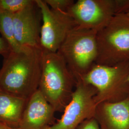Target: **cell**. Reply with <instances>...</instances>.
Returning <instances> with one entry per match:
<instances>
[{
    "label": "cell",
    "mask_w": 129,
    "mask_h": 129,
    "mask_svg": "<svg viewBox=\"0 0 129 129\" xmlns=\"http://www.w3.org/2000/svg\"><path fill=\"white\" fill-rule=\"evenodd\" d=\"M43 51L40 47H24L5 55L0 69V90L29 100L38 90Z\"/></svg>",
    "instance_id": "1"
},
{
    "label": "cell",
    "mask_w": 129,
    "mask_h": 129,
    "mask_svg": "<svg viewBox=\"0 0 129 129\" xmlns=\"http://www.w3.org/2000/svg\"><path fill=\"white\" fill-rule=\"evenodd\" d=\"M77 81L58 52L43 51L38 90L55 112H63L70 102Z\"/></svg>",
    "instance_id": "2"
},
{
    "label": "cell",
    "mask_w": 129,
    "mask_h": 129,
    "mask_svg": "<svg viewBox=\"0 0 129 129\" xmlns=\"http://www.w3.org/2000/svg\"><path fill=\"white\" fill-rule=\"evenodd\" d=\"M97 33L76 26L69 33L57 52L77 82L96 64Z\"/></svg>",
    "instance_id": "3"
},
{
    "label": "cell",
    "mask_w": 129,
    "mask_h": 129,
    "mask_svg": "<svg viewBox=\"0 0 129 129\" xmlns=\"http://www.w3.org/2000/svg\"><path fill=\"white\" fill-rule=\"evenodd\" d=\"M129 61L112 66L94 64L83 77L82 81L97 90L94 101L117 102L129 97Z\"/></svg>",
    "instance_id": "4"
},
{
    "label": "cell",
    "mask_w": 129,
    "mask_h": 129,
    "mask_svg": "<svg viewBox=\"0 0 129 129\" xmlns=\"http://www.w3.org/2000/svg\"><path fill=\"white\" fill-rule=\"evenodd\" d=\"M96 64L112 66L129 61V17L118 14L97 34Z\"/></svg>",
    "instance_id": "5"
},
{
    "label": "cell",
    "mask_w": 129,
    "mask_h": 129,
    "mask_svg": "<svg viewBox=\"0 0 129 129\" xmlns=\"http://www.w3.org/2000/svg\"><path fill=\"white\" fill-rule=\"evenodd\" d=\"M129 10V0H78L68 13L77 27L99 32L118 14Z\"/></svg>",
    "instance_id": "6"
},
{
    "label": "cell",
    "mask_w": 129,
    "mask_h": 129,
    "mask_svg": "<svg viewBox=\"0 0 129 129\" xmlns=\"http://www.w3.org/2000/svg\"><path fill=\"white\" fill-rule=\"evenodd\" d=\"M42 15L40 45L45 52H57L68 35L77 26L68 13L51 8L44 0H36Z\"/></svg>",
    "instance_id": "7"
},
{
    "label": "cell",
    "mask_w": 129,
    "mask_h": 129,
    "mask_svg": "<svg viewBox=\"0 0 129 129\" xmlns=\"http://www.w3.org/2000/svg\"><path fill=\"white\" fill-rule=\"evenodd\" d=\"M97 92L92 86L78 81L61 118L46 129H77L85 120L93 118L97 107L94 101Z\"/></svg>",
    "instance_id": "8"
},
{
    "label": "cell",
    "mask_w": 129,
    "mask_h": 129,
    "mask_svg": "<svg viewBox=\"0 0 129 129\" xmlns=\"http://www.w3.org/2000/svg\"><path fill=\"white\" fill-rule=\"evenodd\" d=\"M41 11L36 0L26 8L14 14L16 40L22 47H40Z\"/></svg>",
    "instance_id": "9"
},
{
    "label": "cell",
    "mask_w": 129,
    "mask_h": 129,
    "mask_svg": "<svg viewBox=\"0 0 129 129\" xmlns=\"http://www.w3.org/2000/svg\"><path fill=\"white\" fill-rule=\"evenodd\" d=\"M55 112L38 90L28 100L17 129H46L55 123Z\"/></svg>",
    "instance_id": "10"
},
{
    "label": "cell",
    "mask_w": 129,
    "mask_h": 129,
    "mask_svg": "<svg viewBox=\"0 0 129 129\" xmlns=\"http://www.w3.org/2000/svg\"><path fill=\"white\" fill-rule=\"evenodd\" d=\"M94 118L101 129H129V97L97 105Z\"/></svg>",
    "instance_id": "11"
},
{
    "label": "cell",
    "mask_w": 129,
    "mask_h": 129,
    "mask_svg": "<svg viewBox=\"0 0 129 129\" xmlns=\"http://www.w3.org/2000/svg\"><path fill=\"white\" fill-rule=\"evenodd\" d=\"M28 101L0 90V122L18 129Z\"/></svg>",
    "instance_id": "12"
},
{
    "label": "cell",
    "mask_w": 129,
    "mask_h": 129,
    "mask_svg": "<svg viewBox=\"0 0 129 129\" xmlns=\"http://www.w3.org/2000/svg\"><path fill=\"white\" fill-rule=\"evenodd\" d=\"M14 14L0 10V34L9 45L11 50L19 51L24 47L20 46L16 40L14 23Z\"/></svg>",
    "instance_id": "13"
},
{
    "label": "cell",
    "mask_w": 129,
    "mask_h": 129,
    "mask_svg": "<svg viewBox=\"0 0 129 129\" xmlns=\"http://www.w3.org/2000/svg\"><path fill=\"white\" fill-rule=\"evenodd\" d=\"M34 0H0V10L15 14L31 4Z\"/></svg>",
    "instance_id": "14"
},
{
    "label": "cell",
    "mask_w": 129,
    "mask_h": 129,
    "mask_svg": "<svg viewBox=\"0 0 129 129\" xmlns=\"http://www.w3.org/2000/svg\"><path fill=\"white\" fill-rule=\"evenodd\" d=\"M51 9L63 12H68L75 3L73 0H44Z\"/></svg>",
    "instance_id": "15"
},
{
    "label": "cell",
    "mask_w": 129,
    "mask_h": 129,
    "mask_svg": "<svg viewBox=\"0 0 129 129\" xmlns=\"http://www.w3.org/2000/svg\"><path fill=\"white\" fill-rule=\"evenodd\" d=\"M77 129H101L96 120L91 118L85 120Z\"/></svg>",
    "instance_id": "16"
},
{
    "label": "cell",
    "mask_w": 129,
    "mask_h": 129,
    "mask_svg": "<svg viewBox=\"0 0 129 129\" xmlns=\"http://www.w3.org/2000/svg\"><path fill=\"white\" fill-rule=\"evenodd\" d=\"M12 51L8 43L0 36V55L4 56Z\"/></svg>",
    "instance_id": "17"
},
{
    "label": "cell",
    "mask_w": 129,
    "mask_h": 129,
    "mask_svg": "<svg viewBox=\"0 0 129 129\" xmlns=\"http://www.w3.org/2000/svg\"><path fill=\"white\" fill-rule=\"evenodd\" d=\"M0 129H15L10 127L9 126H7L6 125L0 122Z\"/></svg>",
    "instance_id": "18"
},
{
    "label": "cell",
    "mask_w": 129,
    "mask_h": 129,
    "mask_svg": "<svg viewBox=\"0 0 129 129\" xmlns=\"http://www.w3.org/2000/svg\"><path fill=\"white\" fill-rule=\"evenodd\" d=\"M126 14H127V15H128V16L129 17V11H128L126 13Z\"/></svg>",
    "instance_id": "19"
},
{
    "label": "cell",
    "mask_w": 129,
    "mask_h": 129,
    "mask_svg": "<svg viewBox=\"0 0 129 129\" xmlns=\"http://www.w3.org/2000/svg\"></svg>",
    "instance_id": "20"
}]
</instances>
